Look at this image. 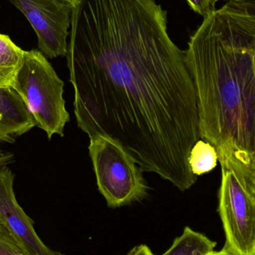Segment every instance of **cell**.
<instances>
[{
  "label": "cell",
  "mask_w": 255,
  "mask_h": 255,
  "mask_svg": "<svg viewBox=\"0 0 255 255\" xmlns=\"http://www.w3.org/2000/svg\"><path fill=\"white\" fill-rule=\"evenodd\" d=\"M67 52L78 127L110 138L143 172L181 190L197 181L189 157L200 139L185 52L155 0H76Z\"/></svg>",
  "instance_id": "1"
},
{
  "label": "cell",
  "mask_w": 255,
  "mask_h": 255,
  "mask_svg": "<svg viewBox=\"0 0 255 255\" xmlns=\"http://www.w3.org/2000/svg\"><path fill=\"white\" fill-rule=\"evenodd\" d=\"M3 226L2 223H1V220H0V232H1V230H2Z\"/></svg>",
  "instance_id": "19"
},
{
  "label": "cell",
  "mask_w": 255,
  "mask_h": 255,
  "mask_svg": "<svg viewBox=\"0 0 255 255\" xmlns=\"http://www.w3.org/2000/svg\"><path fill=\"white\" fill-rule=\"evenodd\" d=\"M218 212L226 234L225 247L236 255H255V199L226 169H222Z\"/></svg>",
  "instance_id": "5"
},
{
  "label": "cell",
  "mask_w": 255,
  "mask_h": 255,
  "mask_svg": "<svg viewBox=\"0 0 255 255\" xmlns=\"http://www.w3.org/2000/svg\"><path fill=\"white\" fill-rule=\"evenodd\" d=\"M217 243L190 228L186 227L182 235L174 241L172 247L162 255H209Z\"/></svg>",
  "instance_id": "10"
},
{
  "label": "cell",
  "mask_w": 255,
  "mask_h": 255,
  "mask_svg": "<svg viewBox=\"0 0 255 255\" xmlns=\"http://www.w3.org/2000/svg\"><path fill=\"white\" fill-rule=\"evenodd\" d=\"M220 0H187L190 7L204 18L210 16L217 10L216 4Z\"/></svg>",
  "instance_id": "13"
},
{
  "label": "cell",
  "mask_w": 255,
  "mask_h": 255,
  "mask_svg": "<svg viewBox=\"0 0 255 255\" xmlns=\"http://www.w3.org/2000/svg\"><path fill=\"white\" fill-rule=\"evenodd\" d=\"M226 1L239 5L248 13L255 15V0H227Z\"/></svg>",
  "instance_id": "14"
},
{
  "label": "cell",
  "mask_w": 255,
  "mask_h": 255,
  "mask_svg": "<svg viewBox=\"0 0 255 255\" xmlns=\"http://www.w3.org/2000/svg\"><path fill=\"white\" fill-rule=\"evenodd\" d=\"M34 127V119L17 93L11 88H0V144L13 143Z\"/></svg>",
  "instance_id": "8"
},
{
  "label": "cell",
  "mask_w": 255,
  "mask_h": 255,
  "mask_svg": "<svg viewBox=\"0 0 255 255\" xmlns=\"http://www.w3.org/2000/svg\"><path fill=\"white\" fill-rule=\"evenodd\" d=\"M14 161V154L11 152H0V166H7Z\"/></svg>",
  "instance_id": "16"
},
{
  "label": "cell",
  "mask_w": 255,
  "mask_h": 255,
  "mask_svg": "<svg viewBox=\"0 0 255 255\" xmlns=\"http://www.w3.org/2000/svg\"><path fill=\"white\" fill-rule=\"evenodd\" d=\"M0 255H24L11 235L4 227L0 232Z\"/></svg>",
  "instance_id": "12"
},
{
  "label": "cell",
  "mask_w": 255,
  "mask_h": 255,
  "mask_svg": "<svg viewBox=\"0 0 255 255\" xmlns=\"http://www.w3.org/2000/svg\"><path fill=\"white\" fill-rule=\"evenodd\" d=\"M217 150L208 142L199 139L190 151L189 165L196 176L212 171L217 166Z\"/></svg>",
  "instance_id": "11"
},
{
  "label": "cell",
  "mask_w": 255,
  "mask_h": 255,
  "mask_svg": "<svg viewBox=\"0 0 255 255\" xmlns=\"http://www.w3.org/2000/svg\"><path fill=\"white\" fill-rule=\"evenodd\" d=\"M64 82L40 51H25L23 62L11 85L21 97L35 126L46 132L64 136L70 115L66 110Z\"/></svg>",
  "instance_id": "3"
},
{
  "label": "cell",
  "mask_w": 255,
  "mask_h": 255,
  "mask_svg": "<svg viewBox=\"0 0 255 255\" xmlns=\"http://www.w3.org/2000/svg\"><path fill=\"white\" fill-rule=\"evenodd\" d=\"M210 255H236L234 254L232 251L229 250V249L226 248V247H224V248L223 250H220V252H216L214 251L213 253H211Z\"/></svg>",
  "instance_id": "17"
},
{
  "label": "cell",
  "mask_w": 255,
  "mask_h": 255,
  "mask_svg": "<svg viewBox=\"0 0 255 255\" xmlns=\"http://www.w3.org/2000/svg\"><path fill=\"white\" fill-rule=\"evenodd\" d=\"M28 19L40 52L49 58L67 56L73 4L64 0H9Z\"/></svg>",
  "instance_id": "6"
},
{
  "label": "cell",
  "mask_w": 255,
  "mask_h": 255,
  "mask_svg": "<svg viewBox=\"0 0 255 255\" xmlns=\"http://www.w3.org/2000/svg\"><path fill=\"white\" fill-rule=\"evenodd\" d=\"M14 174L0 166V220L24 255H64L46 247L37 236L34 221L19 206L13 191Z\"/></svg>",
  "instance_id": "7"
},
{
  "label": "cell",
  "mask_w": 255,
  "mask_h": 255,
  "mask_svg": "<svg viewBox=\"0 0 255 255\" xmlns=\"http://www.w3.org/2000/svg\"><path fill=\"white\" fill-rule=\"evenodd\" d=\"M88 149L99 191L109 208H120L146 197L148 187L143 171L118 142L97 136L91 138Z\"/></svg>",
  "instance_id": "4"
},
{
  "label": "cell",
  "mask_w": 255,
  "mask_h": 255,
  "mask_svg": "<svg viewBox=\"0 0 255 255\" xmlns=\"http://www.w3.org/2000/svg\"><path fill=\"white\" fill-rule=\"evenodd\" d=\"M202 139L255 199V15L226 1L190 37Z\"/></svg>",
  "instance_id": "2"
},
{
  "label": "cell",
  "mask_w": 255,
  "mask_h": 255,
  "mask_svg": "<svg viewBox=\"0 0 255 255\" xmlns=\"http://www.w3.org/2000/svg\"><path fill=\"white\" fill-rule=\"evenodd\" d=\"M25 50L0 33V88H11L23 62Z\"/></svg>",
  "instance_id": "9"
},
{
  "label": "cell",
  "mask_w": 255,
  "mask_h": 255,
  "mask_svg": "<svg viewBox=\"0 0 255 255\" xmlns=\"http://www.w3.org/2000/svg\"><path fill=\"white\" fill-rule=\"evenodd\" d=\"M64 1H66V2L70 3V4H73V5L76 0H64Z\"/></svg>",
  "instance_id": "18"
},
{
  "label": "cell",
  "mask_w": 255,
  "mask_h": 255,
  "mask_svg": "<svg viewBox=\"0 0 255 255\" xmlns=\"http://www.w3.org/2000/svg\"><path fill=\"white\" fill-rule=\"evenodd\" d=\"M127 255H155L145 245H139L134 247Z\"/></svg>",
  "instance_id": "15"
}]
</instances>
